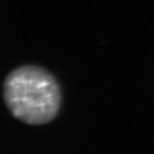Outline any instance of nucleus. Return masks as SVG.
I'll return each instance as SVG.
<instances>
[{
    "label": "nucleus",
    "instance_id": "1",
    "mask_svg": "<svg viewBox=\"0 0 154 154\" xmlns=\"http://www.w3.org/2000/svg\"><path fill=\"white\" fill-rule=\"evenodd\" d=\"M3 99L16 119L42 125L58 115L62 95L59 83L50 72L40 66L23 65L5 77Z\"/></svg>",
    "mask_w": 154,
    "mask_h": 154
}]
</instances>
